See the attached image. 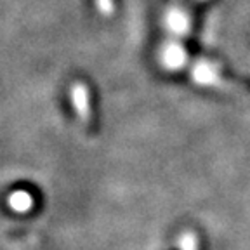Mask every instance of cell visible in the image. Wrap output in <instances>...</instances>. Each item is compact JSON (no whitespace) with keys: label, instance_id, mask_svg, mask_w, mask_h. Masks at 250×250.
<instances>
[{"label":"cell","instance_id":"4","mask_svg":"<svg viewBox=\"0 0 250 250\" xmlns=\"http://www.w3.org/2000/svg\"><path fill=\"white\" fill-rule=\"evenodd\" d=\"M181 250H198V238L193 231H184L179 238Z\"/></svg>","mask_w":250,"mask_h":250},{"label":"cell","instance_id":"1","mask_svg":"<svg viewBox=\"0 0 250 250\" xmlns=\"http://www.w3.org/2000/svg\"><path fill=\"white\" fill-rule=\"evenodd\" d=\"M71 104H73L78 118L83 124H89L92 109H90V94L85 83L82 82L73 83V87H71Z\"/></svg>","mask_w":250,"mask_h":250},{"label":"cell","instance_id":"2","mask_svg":"<svg viewBox=\"0 0 250 250\" xmlns=\"http://www.w3.org/2000/svg\"><path fill=\"white\" fill-rule=\"evenodd\" d=\"M7 203L14 212L24 214V212H30L31 208H33V196H31L28 191L20 189V191H14L9 195Z\"/></svg>","mask_w":250,"mask_h":250},{"label":"cell","instance_id":"3","mask_svg":"<svg viewBox=\"0 0 250 250\" xmlns=\"http://www.w3.org/2000/svg\"><path fill=\"white\" fill-rule=\"evenodd\" d=\"M193 78L196 82L202 83V85H215V87H223L224 80L215 73L214 70H210L208 64H200L193 71Z\"/></svg>","mask_w":250,"mask_h":250}]
</instances>
